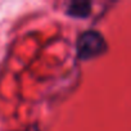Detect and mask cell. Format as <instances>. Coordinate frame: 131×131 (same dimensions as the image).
<instances>
[{"label": "cell", "instance_id": "cell-3", "mask_svg": "<svg viewBox=\"0 0 131 131\" xmlns=\"http://www.w3.org/2000/svg\"><path fill=\"white\" fill-rule=\"evenodd\" d=\"M22 131H40V128L36 126V125H32V126H28L27 128L22 130Z\"/></svg>", "mask_w": 131, "mask_h": 131}, {"label": "cell", "instance_id": "cell-1", "mask_svg": "<svg viewBox=\"0 0 131 131\" xmlns=\"http://www.w3.org/2000/svg\"><path fill=\"white\" fill-rule=\"evenodd\" d=\"M107 49V44L104 37L98 31H85L76 42V51L77 57L81 60H89L91 58L99 57Z\"/></svg>", "mask_w": 131, "mask_h": 131}, {"label": "cell", "instance_id": "cell-2", "mask_svg": "<svg viewBox=\"0 0 131 131\" xmlns=\"http://www.w3.org/2000/svg\"><path fill=\"white\" fill-rule=\"evenodd\" d=\"M91 12V4L89 2H73L67 8V16L73 18H86Z\"/></svg>", "mask_w": 131, "mask_h": 131}]
</instances>
